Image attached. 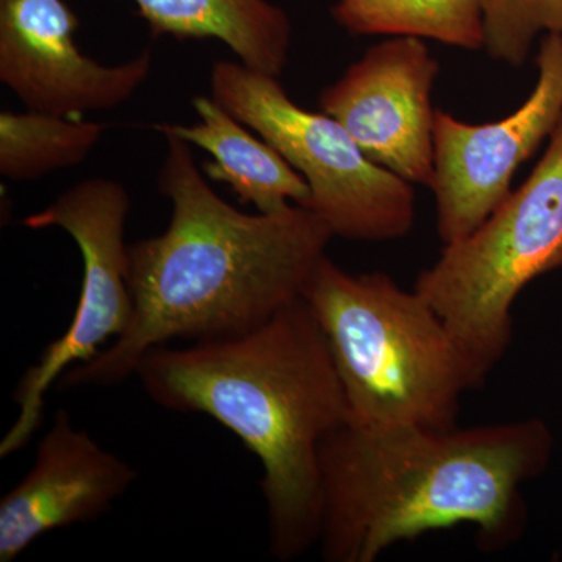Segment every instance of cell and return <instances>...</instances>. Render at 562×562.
I'll return each instance as SVG.
<instances>
[{"label": "cell", "instance_id": "6da1fadb", "mask_svg": "<svg viewBox=\"0 0 562 562\" xmlns=\"http://www.w3.org/2000/svg\"><path fill=\"white\" fill-rule=\"evenodd\" d=\"M158 190L172 203L166 231L128 244L133 317L127 331L58 380L61 387L114 386L155 347L211 342L257 330L301 301L335 238L314 211L292 203L249 214L220 198L187 140L172 133Z\"/></svg>", "mask_w": 562, "mask_h": 562}, {"label": "cell", "instance_id": "7a4b0ae2", "mask_svg": "<svg viewBox=\"0 0 562 562\" xmlns=\"http://www.w3.org/2000/svg\"><path fill=\"white\" fill-rule=\"evenodd\" d=\"M552 452L538 417L471 428L347 420L321 446V557L373 562L395 543L461 524L475 525L486 552L506 549L527 524L522 486Z\"/></svg>", "mask_w": 562, "mask_h": 562}, {"label": "cell", "instance_id": "3957f363", "mask_svg": "<svg viewBox=\"0 0 562 562\" xmlns=\"http://www.w3.org/2000/svg\"><path fill=\"white\" fill-rule=\"evenodd\" d=\"M135 375L162 408L206 414L261 461L273 558L297 560L316 546L321 446L349 420V402L305 299L238 338L155 347Z\"/></svg>", "mask_w": 562, "mask_h": 562}, {"label": "cell", "instance_id": "277c9868", "mask_svg": "<svg viewBox=\"0 0 562 562\" xmlns=\"http://www.w3.org/2000/svg\"><path fill=\"white\" fill-rule=\"evenodd\" d=\"M303 299L355 424L457 427L462 395L486 382L430 303L386 273L353 276L325 257Z\"/></svg>", "mask_w": 562, "mask_h": 562}, {"label": "cell", "instance_id": "5b68a950", "mask_svg": "<svg viewBox=\"0 0 562 562\" xmlns=\"http://www.w3.org/2000/svg\"><path fill=\"white\" fill-rule=\"evenodd\" d=\"M553 271H562V117L522 187L471 235L446 244L414 290L487 379L512 347L514 302Z\"/></svg>", "mask_w": 562, "mask_h": 562}, {"label": "cell", "instance_id": "8992f818", "mask_svg": "<svg viewBox=\"0 0 562 562\" xmlns=\"http://www.w3.org/2000/svg\"><path fill=\"white\" fill-rule=\"evenodd\" d=\"M280 77L241 61H216L211 98L280 151L310 187L305 209L333 235L383 243L412 232L416 217L413 183L376 165L341 122L292 101Z\"/></svg>", "mask_w": 562, "mask_h": 562}, {"label": "cell", "instance_id": "52a82bcc", "mask_svg": "<svg viewBox=\"0 0 562 562\" xmlns=\"http://www.w3.org/2000/svg\"><path fill=\"white\" fill-rule=\"evenodd\" d=\"M131 206L124 184L95 177L74 184L49 206L22 220L31 231L55 227L68 233L83 260V281L69 327L44 347L38 362L18 382V417L0 441V458L27 446L43 422L47 392L70 368L91 361L106 342L127 331L133 317L125 243Z\"/></svg>", "mask_w": 562, "mask_h": 562}, {"label": "cell", "instance_id": "ba28073f", "mask_svg": "<svg viewBox=\"0 0 562 562\" xmlns=\"http://www.w3.org/2000/svg\"><path fill=\"white\" fill-rule=\"evenodd\" d=\"M535 90L505 120L468 124L436 110L431 191L443 244L471 235L512 194L517 169L550 139L562 117V35L549 33L536 57Z\"/></svg>", "mask_w": 562, "mask_h": 562}, {"label": "cell", "instance_id": "9c48e42d", "mask_svg": "<svg viewBox=\"0 0 562 562\" xmlns=\"http://www.w3.org/2000/svg\"><path fill=\"white\" fill-rule=\"evenodd\" d=\"M438 60L419 36H391L366 50L319 95L324 113L341 122L376 165L413 184L435 177Z\"/></svg>", "mask_w": 562, "mask_h": 562}, {"label": "cell", "instance_id": "30bf717a", "mask_svg": "<svg viewBox=\"0 0 562 562\" xmlns=\"http://www.w3.org/2000/svg\"><path fill=\"white\" fill-rule=\"evenodd\" d=\"M65 0H0V81L25 109L80 117L116 109L149 79L151 54L105 66L77 46Z\"/></svg>", "mask_w": 562, "mask_h": 562}, {"label": "cell", "instance_id": "8fae6325", "mask_svg": "<svg viewBox=\"0 0 562 562\" xmlns=\"http://www.w3.org/2000/svg\"><path fill=\"white\" fill-rule=\"evenodd\" d=\"M138 480L128 462L55 413L31 471L0 502V562L20 558L41 536L92 522Z\"/></svg>", "mask_w": 562, "mask_h": 562}, {"label": "cell", "instance_id": "7c38bea8", "mask_svg": "<svg viewBox=\"0 0 562 562\" xmlns=\"http://www.w3.org/2000/svg\"><path fill=\"white\" fill-rule=\"evenodd\" d=\"M192 106L199 122L161 124L157 131L172 133L211 155L213 160L202 168L205 177L228 184L239 201L250 203L258 213H277L292 203L306 206L308 183L276 147L251 135L246 124L211 95H198Z\"/></svg>", "mask_w": 562, "mask_h": 562}, {"label": "cell", "instance_id": "4fadbf2b", "mask_svg": "<svg viewBox=\"0 0 562 562\" xmlns=\"http://www.w3.org/2000/svg\"><path fill=\"white\" fill-rule=\"evenodd\" d=\"M151 35L217 40L243 65L280 77L288 65L291 22L268 0H135Z\"/></svg>", "mask_w": 562, "mask_h": 562}, {"label": "cell", "instance_id": "5bb4252c", "mask_svg": "<svg viewBox=\"0 0 562 562\" xmlns=\"http://www.w3.org/2000/svg\"><path fill=\"white\" fill-rule=\"evenodd\" d=\"M331 16L353 35L419 36L483 49V0H338Z\"/></svg>", "mask_w": 562, "mask_h": 562}, {"label": "cell", "instance_id": "9a60e30c", "mask_svg": "<svg viewBox=\"0 0 562 562\" xmlns=\"http://www.w3.org/2000/svg\"><path fill=\"white\" fill-rule=\"evenodd\" d=\"M99 122L38 111L0 113V173L13 181L43 179L76 168L101 140Z\"/></svg>", "mask_w": 562, "mask_h": 562}, {"label": "cell", "instance_id": "2e32d148", "mask_svg": "<svg viewBox=\"0 0 562 562\" xmlns=\"http://www.w3.org/2000/svg\"><path fill=\"white\" fill-rule=\"evenodd\" d=\"M562 35V0H483V49L522 68L538 36Z\"/></svg>", "mask_w": 562, "mask_h": 562}, {"label": "cell", "instance_id": "e0dca14e", "mask_svg": "<svg viewBox=\"0 0 562 562\" xmlns=\"http://www.w3.org/2000/svg\"><path fill=\"white\" fill-rule=\"evenodd\" d=\"M561 558H562V552H561Z\"/></svg>", "mask_w": 562, "mask_h": 562}]
</instances>
